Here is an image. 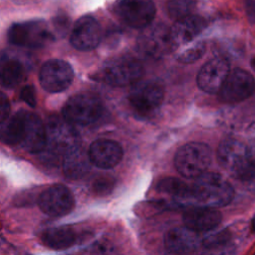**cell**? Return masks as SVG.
I'll list each match as a JSON object with an SVG mask.
<instances>
[{
	"label": "cell",
	"mask_w": 255,
	"mask_h": 255,
	"mask_svg": "<svg viewBox=\"0 0 255 255\" xmlns=\"http://www.w3.org/2000/svg\"><path fill=\"white\" fill-rule=\"evenodd\" d=\"M247 156L250 164L255 168V138H253L247 145Z\"/></svg>",
	"instance_id": "cell-32"
},
{
	"label": "cell",
	"mask_w": 255,
	"mask_h": 255,
	"mask_svg": "<svg viewBox=\"0 0 255 255\" xmlns=\"http://www.w3.org/2000/svg\"><path fill=\"white\" fill-rule=\"evenodd\" d=\"M74 230L68 226L53 227L47 229L41 235V240L47 247L55 250H63L71 247L76 242Z\"/></svg>",
	"instance_id": "cell-23"
},
{
	"label": "cell",
	"mask_w": 255,
	"mask_h": 255,
	"mask_svg": "<svg viewBox=\"0 0 255 255\" xmlns=\"http://www.w3.org/2000/svg\"><path fill=\"white\" fill-rule=\"evenodd\" d=\"M20 98L30 107L34 108L36 106V94L35 90L32 86H25L20 92Z\"/></svg>",
	"instance_id": "cell-29"
},
{
	"label": "cell",
	"mask_w": 255,
	"mask_h": 255,
	"mask_svg": "<svg viewBox=\"0 0 255 255\" xmlns=\"http://www.w3.org/2000/svg\"><path fill=\"white\" fill-rule=\"evenodd\" d=\"M25 75L23 64L15 58L3 55L1 61V85L3 88L12 89L18 86Z\"/></svg>",
	"instance_id": "cell-24"
},
{
	"label": "cell",
	"mask_w": 255,
	"mask_h": 255,
	"mask_svg": "<svg viewBox=\"0 0 255 255\" xmlns=\"http://www.w3.org/2000/svg\"><path fill=\"white\" fill-rule=\"evenodd\" d=\"M205 49H206V47H205L204 42H198V43L192 45L191 47L185 49L184 51H182L176 57V59L178 62L183 63V64L193 63L203 56V54L205 53Z\"/></svg>",
	"instance_id": "cell-26"
},
{
	"label": "cell",
	"mask_w": 255,
	"mask_h": 255,
	"mask_svg": "<svg viewBox=\"0 0 255 255\" xmlns=\"http://www.w3.org/2000/svg\"><path fill=\"white\" fill-rule=\"evenodd\" d=\"M252 67H253V69L255 70V58L252 60Z\"/></svg>",
	"instance_id": "cell-34"
},
{
	"label": "cell",
	"mask_w": 255,
	"mask_h": 255,
	"mask_svg": "<svg viewBox=\"0 0 255 255\" xmlns=\"http://www.w3.org/2000/svg\"><path fill=\"white\" fill-rule=\"evenodd\" d=\"M74 79L71 65L60 59L46 61L39 72V82L42 88L49 93H59L67 90Z\"/></svg>",
	"instance_id": "cell-11"
},
{
	"label": "cell",
	"mask_w": 255,
	"mask_h": 255,
	"mask_svg": "<svg viewBox=\"0 0 255 255\" xmlns=\"http://www.w3.org/2000/svg\"><path fill=\"white\" fill-rule=\"evenodd\" d=\"M115 12L128 26L143 29L153 21L155 6L151 0H119Z\"/></svg>",
	"instance_id": "cell-10"
},
{
	"label": "cell",
	"mask_w": 255,
	"mask_h": 255,
	"mask_svg": "<svg viewBox=\"0 0 255 255\" xmlns=\"http://www.w3.org/2000/svg\"><path fill=\"white\" fill-rule=\"evenodd\" d=\"M38 206L45 214L61 217L70 213L75 206L72 191L63 184H54L42 191L38 197Z\"/></svg>",
	"instance_id": "cell-13"
},
{
	"label": "cell",
	"mask_w": 255,
	"mask_h": 255,
	"mask_svg": "<svg viewBox=\"0 0 255 255\" xmlns=\"http://www.w3.org/2000/svg\"><path fill=\"white\" fill-rule=\"evenodd\" d=\"M254 89L255 80L253 76L245 70L236 68L229 72L218 94L222 102L236 104L249 98Z\"/></svg>",
	"instance_id": "cell-14"
},
{
	"label": "cell",
	"mask_w": 255,
	"mask_h": 255,
	"mask_svg": "<svg viewBox=\"0 0 255 255\" xmlns=\"http://www.w3.org/2000/svg\"><path fill=\"white\" fill-rule=\"evenodd\" d=\"M1 139L30 153H40L46 147V127L40 118L20 110L1 125Z\"/></svg>",
	"instance_id": "cell-1"
},
{
	"label": "cell",
	"mask_w": 255,
	"mask_h": 255,
	"mask_svg": "<svg viewBox=\"0 0 255 255\" xmlns=\"http://www.w3.org/2000/svg\"><path fill=\"white\" fill-rule=\"evenodd\" d=\"M251 229H252V231L255 232V215H254V217H253V219L251 221Z\"/></svg>",
	"instance_id": "cell-33"
},
{
	"label": "cell",
	"mask_w": 255,
	"mask_h": 255,
	"mask_svg": "<svg viewBox=\"0 0 255 255\" xmlns=\"http://www.w3.org/2000/svg\"><path fill=\"white\" fill-rule=\"evenodd\" d=\"M212 159L210 147L202 142H189L181 146L174 156L176 170L185 178H196L206 171Z\"/></svg>",
	"instance_id": "cell-4"
},
{
	"label": "cell",
	"mask_w": 255,
	"mask_h": 255,
	"mask_svg": "<svg viewBox=\"0 0 255 255\" xmlns=\"http://www.w3.org/2000/svg\"><path fill=\"white\" fill-rule=\"evenodd\" d=\"M114 185H115V181L113 178L102 176L94 181L93 190L98 195H107L113 190Z\"/></svg>",
	"instance_id": "cell-28"
},
{
	"label": "cell",
	"mask_w": 255,
	"mask_h": 255,
	"mask_svg": "<svg viewBox=\"0 0 255 255\" xmlns=\"http://www.w3.org/2000/svg\"><path fill=\"white\" fill-rule=\"evenodd\" d=\"M164 97L162 87L153 81L133 84L128 96L131 107L141 115H150L162 104Z\"/></svg>",
	"instance_id": "cell-12"
},
{
	"label": "cell",
	"mask_w": 255,
	"mask_h": 255,
	"mask_svg": "<svg viewBox=\"0 0 255 255\" xmlns=\"http://www.w3.org/2000/svg\"><path fill=\"white\" fill-rule=\"evenodd\" d=\"M91 163L89 151L79 146L64 156L63 171L68 178L78 179L89 171Z\"/></svg>",
	"instance_id": "cell-22"
},
{
	"label": "cell",
	"mask_w": 255,
	"mask_h": 255,
	"mask_svg": "<svg viewBox=\"0 0 255 255\" xmlns=\"http://www.w3.org/2000/svg\"><path fill=\"white\" fill-rule=\"evenodd\" d=\"M46 127V147L44 151L56 157H63L80 146L77 130L67 120L53 118Z\"/></svg>",
	"instance_id": "cell-3"
},
{
	"label": "cell",
	"mask_w": 255,
	"mask_h": 255,
	"mask_svg": "<svg viewBox=\"0 0 255 255\" xmlns=\"http://www.w3.org/2000/svg\"><path fill=\"white\" fill-rule=\"evenodd\" d=\"M196 231L184 226L175 227L164 234V247L170 253L183 254L195 250L198 244Z\"/></svg>",
	"instance_id": "cell-20"
},
{
	"label": "cell",
	"mask_w": 255,
	"mask_h": 255,
	"mask_svg": "<svg viewBox=\"0 0 255 255\" xmlns=\"http://www.w3.org/2000/svg\"><path fill=\"white\" fill-rule=\"evenodd\" d=\"M0 104H1V108H0L1 116H0V119H1V123H2L6 119H8V115H9V111H10L9 102H8V99H7V97H6V95L4 93L1 94Z\"/></svg>",
	"instance_id": "cell-31"
},
{
	"label": "cell",
	"mask_w": 255,
	"mask_h": 255,
	"mask_svg": "<svg viewBox=\"0 0 255 255\" xmlns=\"http://www.w3.org/2000/svg\"><path fill=\"white\" fill-rule=\"evenodd\" d=\"M217 159L220 165L238 179H249L254 167L247 156V146L235 138L223 139L217 148Z\"/></svg>",
	"instance_id": "cell-5"
},
{
	"label": "cell",
	"mask_w": 255,
	"mask_h": 255,
	"mask_svg": "<svg viewBox=\"0 0 255 255\" xmlns=\"http://www.w3.org/2000/svg\"><path fill=\"white\" fill-rule=\"evenodd\" d=\"M230 240V232L228 230H221L217 233L205 237L202 244L205 248L215 249L224 246Z\"/></svg>",
	"instance_id": "cell-27"
},
{
	"label": "cell",
	"mask_w": 255,
	"mask_h": 255,
	"mask_svg": "<svg viewBox=\"0 0 255 255\" xmlns=\"http://www.w3.org/2000/svg\"><path fill=\"white\" fill-rule=\"evenodd\" d=\"M136 44L140 53L154 59L161 58L176 48L171 29L162 23L150 24L143 28Z\"/></svg>",
	"instance_id": "cell-9"
},
{
	"label": "cell",
	"mask_w": 255,
	"mask_h": 255,
	"mask_svg": "<svg viewBox=\"0 0 255 255\" xmlns=\"http://www.w3.org/2000/svg\"><path fill=\"white\" fill-rule=\"evenodd\" d=\"M207 26V21L198 15H187L175 21L171 35L175 47L187 44L196 38Z\"/></svg>",
	"instance_id": "cell-19"
},
{
	"label": "cell",
	"mask_w": 255,
	"mask_h": 255,
	"mask_svg": "<svg viewBox=\"0 0 255 255\" xmlns=\"http://www.w3.org/2000/svg\"><path fill=\"white\" fill-rule=\"evenodd\" d=\"M195 4L196 0H167L166 10L169 17L176 21L190 15L195 7Z\"/></svg>",
	"instance_id": "cell-25"
},
{
	"label": "cell",
	"mask_w": 255,
	"mask_h": 255,
	"mask_svg": "<svg viewBox=\"0 0 255 255\" xmlns=\"http://www.w3.org/2000/svg\"><path fill=\"white\" fill-rule=\"evenodd\" d=\"M103 111V102L97 95L80 93L66 102L62 114L64 119L72 125L87 126L98 121Z\"/></svg>",
	"instance_id": "cell-6"
},
{
	"label": "cell",
	"mask_w": 255,
	"mask_h": 255,
	"mask_svg": "<svg viewBox=\"0 0 255 255\" xmlns=\"http://www.w3.org/2000/svg\"><path fill=\"white\" fill-rule=\"evenodd\" d=\"M102 27L97 19L90 15L80 17L74 24L70 42L80 51H90L98 47L102 40Z\"/></svg>",
	"instance_id": "cell-15"
},
{
	"label": "cell",
	"mask_w": 255,
	"mask_h": 255,
	"mask_svg": "<svg viewBox=\"0 0 255 255\" xmlns=\"http://www.w3.org/2000/svg\"><path fill=\"white\" fill-rule=\"evenodd\" d=\"M156 191L169 196L180 205H194L191 186L178 178L166 177L161 179L156 185Z\"/></svg>",
	"instance_id": "cell-21"
},
{
	"label": "cell",
	"mask_w": 255,
	"mask_h": 255,
	"mask_svg": "<svg viewBox=\"0 0 255 255\" xmlns=\"http://www.w3.org/2000/svg\"><path fill=\"white\" fill-rule=\"evenodd\" d=\"M143 72V67L136 59L121 57L107 62L100 72V78L108 85L126 87L137 83Z\"/></svg>",
	"instance_id": "cell-8"
},
{
	"label": "cell",
	"mask_w": 255,
	"mask_h": 255,
	"mask_svg": "<svg viewBox=\"0 0 255 255\" xmlns=\"http://www.w3.org/2000/svg\"><path fill=\"white\" fill-rule=\"evenodd\" d=\"M194 205L223 207L229 204L234 191L229 182L216 172L205 171L191 185Z\"/></svg>",
	"instance_id": "cell-2"
},
{
	"label": "cell",
	"mask_w": 255,
	"mask_h": 255,
	"mask_svg": "<svg viewBox=\"0 0 255 255\" xmlns=\"http://www.w3.org/2000/svg\"><path fill=\"white\" fill-rule=\"evenodd\" d=\"M230 72L228 61L216 57L205 63L197 74V86L205 93H218Z\"/></svg>",
	"instance_id": "cell-16"
},
{
	"label": "cell",
	"mask_w": 255,
	"mask_h": 255,
	"mask_svg": "<svg viewBox=\"0 0 255 255\" xmlns=\"http://www.w3.org/2000/svg\"><path fill=\"white\" fill-rule=\"evenodd\" d=\"M10 44L24 48H42L54 40V35L43 20L14 23L8 30Z\"/></svg>",
	"instance_id": "cell-7"
},
{
	"label": "cell",
	"mask_w": 255,
	"mask_h": 255,
	"mask_svg": "<svg viewBox=\"0 0 255 255\" xmlns=\"http://www.w3.org/2000/svg\"><path fill=\"white\" fill-rule=\"evenodd\" d=\"M244 8L249 22L255 24V0H245Z\"/></svg>",
	"instance_id": "cell-30"
},
{
	"label": "cell",
	"mask_w": 255,
	"mask_h": 255,
	"mask_svg": "<svg viewBox=\"0 0 255 255\" xmlns=\"http://www.w3.org/2000/svg\"><path fill=\"white\" fill-rule=\"evenodd\" d=\"M221 218V213L218 210L214 207L204 205H192L182 216L184 225L196 232L208 231L215 228L220 223Z\"/></svg>",
	"instance_id": "cell-18"
},
{
	"label": "cell",
	"mask_w": 255,
	"mask_h": 255,
	"mask_svg": "<svg viewBox=\"0 0 255 255\" xmlns=\"http://www.w3.org/2000/svg\"><path fill=\"white\" fill-rule=\"evenodd\" d=\"M89 155L94 165L109 169L115 167L122 160L123 148L121 144L115 140L101 138L91 143Z\"/></svg>",
	"instance_id": "cell-17"
}]
</instances>
